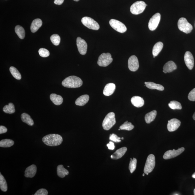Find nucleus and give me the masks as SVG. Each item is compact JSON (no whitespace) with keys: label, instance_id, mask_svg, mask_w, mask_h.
I'll use <instances>...</instances> for the list:
<instances>
[{"label":"nucleus","instance_id":"obj_11","mask_svg":"<svg viewBox=\"0 0 195 195\" xmlns=\"http://www.w3.org/2000/svg\"><path fill=\"white\" fill-rule=\"evenodd\" d=\"M184 150V148L183 147L179 148L177 150H169L164 153L163 156V159L166 160L174 158L181 154Z\"/></svg>","mask_w":195,"mask_h":195},{"label":"nucleus","instance_id":"obj_38","mask_svg":"<svg viewBox=\"0 0 195 195\" xmlns=\"http://www.w3.org/2000/svg\"><path fill=\"white\" fill-rule=\"evenodd\" d=\"M40 56L43 58L47 57L50 55V52L44 48H41L38 51Z\"/></svg>","mask_w":195,"mask_h":195},{"label":"nucleus","instance_id":"obj_6","mask_svg":"<svg viewBox=\"0 0 195 195\" xmlns=\"http://www.w3.org/2000/svg\"><path fill=\"white\" fill-rule=\"evenodd\" d=\"M112 61V58L110 53H103L99 56L97 63L99 66L106 67L110 64Z\"/></svg>","mask_w":195,"mask_h":195},{"label":"nucleus","instance_id":"obj_43","mask_svg":"<svg viewBox=\"0 0 195 195\" xmlns=\"http://www.w3.org/2000/svg\"><path fill=\"white\" fill-rule=\"evenodd\" d=\"M7 129L5 126H0V134H3L7 132Z\"/></svg>","mask_w":195,"mask_h":195},{"label":"nucleus","instance_id":"obj_34","mask_svg":"<svg viewBox=\"0 0 195 195\" xmlns=\"http://www.w3.org/2000/svg\"><path fill=\"white\" fill-rule=\"evenodd\" d=\"M168 105L172 110H181L182 108L181 103L177 101H171Z\"/></svg>","mask_w":195,"mask_h":195},{"label":"nucleus","instance_id":"obj_35","mask_svg":"<svg viewBox=\"0 0 195 195\" xmlns=\"http://www.w3.org/2000/svg\"><path fill=\"white\" fill-rule=\"evenodd\" d=\"M134 126L131 124V122H128V121H126L124 124L121 125L120 127L121 130H126L127 131H130L132 130Z\"/></svg>","mask_w":195,"mask_h":195},{"label":"nucleus","instance_id":"obj_17","mask_svg":"<svg viewBox=\"0 0 195 195\" xmlns=\"http://www.w3.org/2000/svg\"><path fill=\"white\" fill-rule=\"evenodd\" d=\"M177 69L175 63L172 61H170L166 63L163 67V72L164 73L172 72Z\"/></svg>","mask_w":195,"mask_h":195},{"label":"nucleus","instance_id":"obj_45","mask_svg":"<svg viewBox=\"0 0 195 195\" xmlns=\"http://www.w3.org/2000/svg\"><path fill=\"white\" fill-rule=\"evenodd\" d=\"M193 119H194V121H195V112H194V114H193Z\"/></svg>","mask_w":195,"mask_h":195},{"label":"nucleus","instance_id":"obj_9","mask_svg":"<svg viewBox=\"0 0 195 195\" xmlns=\"http://www.w3.org/2000/svg\"><path fill=\"white\" fill-rule=\"evenodd\" d=\"M109 23L112 28L119 33H124L127 30L126 26L118 20L112 19L110 21Z\"/></svg>","mask_w":195,"mask_h":195},{"label":"nucleus","instance_id":"obj_49","mask_svg":"<svg viewBox=\"0 0 195 195\" xmlns=\"http://www.w3.org/2000/svg\"><path fill=\"white\" fill-rule=\"evenodd\" d=\"M145 173H144V174H143L142 176H145Z\"/></svg>","mask_w":195,"mask_h":195},{"label":"nucleus","instance_id":"obj_21","mask_svg":"<svg viewBox=\"0 0 195 195\" xmlns=\"http://www.w3.org/2000/svg\"><path fill=\"white\" fill-rule=\"evenodd\" d=\"M42 24V21L40 19H37L31 23V30L32 33H35L41 27Z\"/></svg>","mask_w":195,"mask_h":195},{"label":"nucleus","instance_id":"obj_3","mask_svg":"<svg viewBox=\"0 0 195 195\" xmlns=\"http://www.w3.org/2000/svg\"><path fill=\"white\" fill-rule=\"evenodd\" d=\"M116 123L115 113L113 112H110L107 115L103 121V128L105 130L108 131L114 126Z\"/></svg>","mask_w":195,"mask_h":195},{"label":"nucleus","instance_id":"obj_4","mask_svg":"<svg viewBox=\"0 0 195 195\" xmlns=\"http://www.w3.org/2000/svg\"><path fill=\"white\" fill-rule=\"evenodd\" d=\"M178 27L180 31L186 34L191 33L193 29L192 25L184 18H181L179 19L178 22Z\"/></svg>","mask_w":195,"mask_h":195},{"label":"nucleus","instance_id":"obj_2","mask_svg":"<svg viewBox=\"0 0 195 195\" xmlns=\"http://www.w3.org/2000/svg\"><path fill=\"white\" fill-rule=\"evenodd\" d=\"M83 84V81L80 78L74 76L68 77L62 82V85L68 88H79Z\"/></svg>","mask_w":195,"mask_h":195},{"label":"nucleus","instance_id":"obj_15","mask_svg":"<svg viewBox=\"0 0 195 195\" xmlns=\"http://www.w3.org/2000/svg\"><path fill=\"white\" fill-rule=\"evenodd\" d=\"M181 121L176 119H172L168 121L167 127L168 131L170 132L177 130L180 126Z\"/></svg>","mask_w":195,"mask_h":195},{"label":"nucleus","instance_id":"obj_46","mask_svg":"<svg viewBox=\"0 0 195 195\" xmlns=\"http://www.w3.org/2000/svg\"><path fill=\"white\" fill-rule=\"evenodd\" d=\"M192 177L195 179V172H194L192 175Z\"/></svg>","mask_w":195,"mask_h":195},{"label":"nucleus","instance_id":"obj_26","mask_svg":"<svg viewBox=\"0 0 195 195\" xmlns=\"http://www.w3.org/2000/svg\"><path fill=\"white\" fill-rule=\"evenodd\" d=\"M57 172L58 176L61 178L68 175L69 173V172L62 165H59L57 167Z\"/></svg>","mask_w":195,"mask_h":195},{"label":"nucleus","instance_id":"obj_40","mask_svg":"<svg viewBox=\"0 0 195 195\" xmlns=\"http://www.w3.org/2000/svg\"><path fill=\"white\" fill-rule=\"evenodd\" d=\"M188 99L191 101H195V88L191 91L188 95Z\"/></svg>","mask_w":195,"mask_h":195},{"label":"nucleus","instance_id":"obj_36","mask_svg":"<svg viewBox=\"0 0 195 195\" xmlns=\"http://www.w3.org/2000/svg\"><path fill=\"white\" fill-rule=\"evenodd\" d=\"M137 160L135 158H131V161H130L129 169L130 172L132 173L135 170L137 166Z\"/></svg>","mask_w":195,"mask_h":195},{"label":"nucleus","instance_id":"obj_24","mask_svg":"<svg viewBox=\"0 0 195 195\" xmlns=\"http://www.w3.org/2000/svg\"><path fill=\"white\" fill-rule=\"evenodd\" d=\"M146 86L148 88L150 89H156L159 91H163L164 90V87L161 85L156 84V83L151 82H145Z\"/></svg>","mask_w":195,"mask_h":195},{"label":"nucleus","instance_id":"obj_25","mask_svg":"<svg viewBox=\"0 0 195 195\" xmlns=\"http://www.w3.org/2000/svg\"><path fill=\"white\" fill-rule=\"evenodd\" d=\"M156 115H157V111L156 110L147 113L145 115V118L146 123L149 124L152 122L156 118Z\"/></svg>","mask_w":195,"mask_h":195},{"label":"nucleus","instance_id":"obj_52","mask_svg":"<svg viewBox=\"0 0 195 195\" xmlns=\"http://www.w3.org/2000/svg\"><path fill=\"white\" fill-rule=\"evenodd\" d=\"M154 58H155V56H154Z\"/></svg>","mask_w":195,"mask_h":195},{"label":"nucleus","instance_id":"obj_42","mask_svg":"<svg viewBox=\"0 0 195 195\" xmlns=\"http://www.w3.org/2000/svg\"><path fill=\"white\" fill-rule=\"evenodd\" d=\"M108 149L110 150H114L115 148L114 143L112 141H110L109 143L107 145Z\"/></svg>","mask_w":195,"mask_h":195},{"label":"nucleus","instance_id":"obj_44","mask_svg":"<svg viewBox=\"0 0 195 195\" xmlns=\"http://www.w3.org/2000/svg\"><path fill=\"white\" fill-rule=\"evenodd\" d=\"M64 0H55L54 3L55 4L57 5H61L64 2Z\"/></svg>","mask_w":195,"mask_h":195},{"label":"nucleus","instance_id":"obj_23","mask_svg":"<svg viewBox=\"0 0 195 195\" xmlns=\"http://www.w3.org/2000/svg\"><path fill=\"white\" fill-rule=\"evenodd\" d=\"M50 99L53 103L56 105H60L63 102V98L60 95L56 94H51L50 95Z\"/></svg>","mask_w":195,"mask_h":195},{"label":"nucleus","instance_id":"obj_27","mask_svg":"<svg viewBox=\"0 0 195 195\" xmlns=\"http://www.w3.org/2000/svg\"><path fill=\"white\" fill-rule=\"evenodd\" d=\"M163 47V43L161 42H159L156 43L153 47V56H155V57L158 56L162 50Z\"/></svg>","mask_w":195,"mask_h":195},{"label":"nucleus","instance_id":"obj_22","mask_svg":"<svg viewBox=\"0 0 195 195\" xmlns=\"http://www.w3.org/2000/svg\"><path fill=\"white\" fill-rule=\"evenodd\" d=\"M89 96L88 95H84L78 98L75 101L76 105L83 106L86 104L89 101Z\"/></svg>","mask_w":195,"mask_h":195},{"label":"nucleus","instance_id":"obj_50","mask_svg":"<svg viewBox=\"0 0 195 195\" xmlns=\"http://www.w3.org/2000/svg\"><path fill=\"white\" fill-rule=\"evenodd\" d=\"M121 139H124V137H122V138H121Z\"/></svg>","mask_w":195,"mask_h":195},{"label":"nucleus","instance_id":"obj_16","mask_svg":"<svg viewBox=\"0 0 195 195\" xmlns=\"http://www.w3.org/2000/svg\"><path fill=\"white\" fill-rule=\"evenodd\" d=\"M37 167L34 164L31 165L26 168L25 172V176L28 178H32L35 175L37 172Z\"/></svg>","mask_w":195,"mask_h":195},{"label":"nucleus","instance_id":"obj_10","mask_svg":"<svg viewBox=\"0 0 195 195\" xmlns=\"http://www.w3.org/2000/svg\"><path fill=\"white\" fill-rule=\"evenodd\" d=\"M161 15L159 13H156L150 19L148 27L151 31H154L157 28L161 20Z\"/></svg>","mask_w":195,"mask_h":195},{"label":"nucleus","instance_id":"obj_41","mask_svg":"<svg viewBox=\"0 0 195 195\" xmlns=\"http://www.w3.org/2000/svg\"><path fill=\"white\" fill-rule=\"evenodd\" d=\"M48 192L46 189H41L38 190L37 192L35 193L34 195H47Z\"/></svg>","mask_w":195,"mask_h":195},{"label":"nucleus","instance_id":"obj_47","mask_svg":"<svg viewBox=\"0 0 195 195\" xmlns=\"http://www.w3.org/2000/svg\"><path fill=\"white\" fill-rule=\"evenodd\" d=\"M73 1H80V0H73Z\"/></svg>","mask_w":195,"mask_h":195},{"label":"nucleus","instance_id":"obj_30","mask_svg":"<svg viewBox=\"0 0 195 195\" xmlns=\"http://www.w3.org/2000/svg\"><path fill=\"white\" fill-rule=\"evenodd\" d=\"M14 144V142L10 139H4L0 141V147L1 148H9Z\"/></svg>","mask_w":195,"mask_h":195},{"label":"nucleus","instance_id":"obj_13","mask_svg":"<svg viewBox=\"0 0 195 195\" xmlns=\"http://www.w3.org/2000/svg\"><path fill=\"white\" fill-rule=\"evenodd\" d=\"M76 41L77 46L80 54L82 55L86 54L88 48V45L86 42L80 37L77 38Z\"/></svg>","mask_w":195,"mask_h":195},{"label":"nucleus","instance_id":"obj_1","mask_svg":"<svg viewBox=\"0 0 195 195\" xmlns=\"http://www.w3.org/2000/svg\"><path fill=\"white\" fill-rule=\"evenodd\" d=\"M43 142L50 146H59L62 143L63 138L58 134H50L45 136L42 138Z\"/></svg>","mask_w":195,"mask_h":195},{"label":"nucleus","instance_id":"obj_37","mask_svg":"<svg viewBox=\"0 0 195 195\" xmlns=\"http://www.w3.org/2000/svg\"><path fill=\"white\" fill-rule=\"evenodd\" d=\"M50 39L52 43L55 46H58L61 42V38L57 34H54L51 36Z\"/></svg>","mask_w":195,"mask_h":195},{"label":"nucleus","instance_id":"obj_19","mask_svg":"<svg viewBox=\"0 0 195 195\" xmlns=\"http://www.w3.org/2000/svg\"><path fill=\"white\" fill-rule=\"evenodd\" d=\"M127 150V148L125 147L117 150L114 154L111 155V159L115 160L119 159L124 156Z\"/></svg>","mask_w":195,"mask_h":195},{"label":"nucleus","instance_id":"obj_31","mask_svg":"<svg viewBox=\"0 0 195 195\" xmlns=\"http://www.w3.org/2000/svg\"><path fill=\"white\" fill-rule=\"evenodd\" d=\"M0 188L1 191L4 192H6L8 189L7 183L1 173H0Z\"/></svg>","mask_w":195,"mask_h":195},{"label":"nucleus","instance_id":"obj_39","mask_svg":"<svg viewBox=\"0 0 195 195\" xmlns=\"http://www.w3.org/2000/svg\"><path fill=\"white\" fill-rule=\"evenodd\" d=\"M121 138L119 137L117 135L115 134L110 135L109 139L110 140L115 142H120L121 141Z\"/></svg>","mask_w":195,"mask_h":195},{"label":"nucleus","instance_id":"obj_7","mask_svg":"<svg viewBox=\"0 0 195 195\" xmlns=\"http://www.w3.org/2000/svg\"><path fill=\"white\" fill-rule=\"evenodd\" d=\"M156 165V160L154 155L151 154L148 156L145 165L144 172L147 175L151 173L154 169Z\"/></svg>","mask_w":195,"mask_h":195},{"label":"nucleus","instance_id":"obj_5","mask_svg":"<svg viewBox=\"0 0 195 195\" xmlns=\"http://www.w3.org/2000/svg\"><path fill=\"white\" fill-rule=\"evenodd\" d=\"M146 6V3L144 1H137L131 6L130 11L133 14H139L144 11Z\"/></svg>","mask_w":195,"mask_h":195},{"label":"nucleus","instance_id":"obj_18","mask_svg":"<svg viewBox=\"0 0 195 195\" xmlns=\"http://www.w3.org/2000/svg\"><path fill=\"white\" fill-rule=\"evenodd\" d=\"M115 88V85L114 83H109L105 86L103 91V94L106 96H111L114 93Z\"/></svg>","mask_w":195,"mask_h":195},{"label":"nucleus","instance_id":"obj_29","mask_svg":"<svg viewBox=\"0 0 195 195\" xmlns=\"http://www.w3.org/2000/svg\"><path fill=\"white\" fill-rule=\"evenodd\" d=\"M3 110L7 114H12L15 112L14 105L12 103H9L8 105L5 106Z\"/></svg>","mask_w":195,"mask_h":195},{"label":"nucleus","instance_id":"obj_28","mask_svg":"<svg viewBox=\"0 0 195 195\" xmlns=\"http://www.w3.org/2000/svg\"><path fill=\"white\" fill-rule=\"evenodd\" d=\"M21 119L23 122L26 123L30 126H33L34 125V121L29 115L24 113L21 115Z\"/></svg>","mask_w":195,"mask_h":195},{"label":"nucleus","instance_id":"obj_32","mask_svg":"<svg viewBox=\"0 0 195 195\" xmlns=\"http://www.w3.org/2000/svg\"><path fill=\"white\" fill-rule=\"evenodd\" d=\"M15 31L19 38L23 39L25 36V30L21 26L18 25L15 28Z\"/></svg>","mask_w":195,"mask_h":195},{"label":"nucleus","instance_id":"obj_8","mask_svg":"<svg viewBox=\"0 0 195 195\" xmlns=\"http://www.w3.org/2000/svg\"><path fill=\"white\" fill-rule=\"evenodd\" d=\"M81 22L84 26L90 29L98 30L99 29V25L97 22L91 18L84 17L82 19Z\"/></svg>","mask_w":195,"mask_h":195},{"label":"nucleus","instance_id":"obj_20","mask_svg":"<svg viewBox=\"0 0 195 195\" xmlns=\"http://www.w3.org/2000/svg\"><path fill=\"white\" fill-rule=\"evenodd\" d=\"M131 103L136 107H142L144 104V101L143 98L139 96H134L131 99Z\"/></svg>","mask_w":195,"mask_h":195},{"label":"nucleus","instance_id":"obj_12","mask_svg":"<svg viewBox=\"0 0 195 195\" xmlns=\"http://www.w3.org/2000/svg\"><path fill=\"white\" fill-rule=\"evenodd\" d=\"M128 66L130 71L135 72L137 70L139 67V62L138 58L136 56H132L128 59Z\"/></svg>","mask_w":195,"mask_h":195},{"label":"nucleus","instance_id":"obj_51","mask_svg":"<svg viewBox=\"0 0 195 195\" xmlns=\"http://www.w3.org/2000/svg\"><path fill=\"white\" fill-rule=\"evenodd\" d=\"M68 167H69V166H68Z\"/></svg>","mask_w":195,"mask_h":195},{"label":"nucleus","instance_id":"obj_14","mask_svg":"<svg viewBox=\"0 0 195 195\" xmlns=\"http://www.w3.org/2000/svg\"><path fill=\"white\" fill-rule=\"evenodd\" d=\"M184 59L185 63L188 69H192L194 66V59L192 54L190 51H186L184 55Z\"/></svg>","mask_w":195,"mask_h":195},{"label":"nucleus","instance_id":"obj_33","mask_svg":"<svg viewBox=\"0 0 195 195\" xmlns=\"http://www.w3.org/2000/svg\"><path fill=\"white\" fill-rule=\"evenodd\" d=\"M9 71L12 76L17 80H20L21 79V76L20 73L16 68L14 66H11L9 68Z\"/></svg>","mask_w":195,"mask_h":195},{"label":"nucleus","instance_id":"obj_48","mask_svg":"<svg viewBox=\"0 0 195 195\" xmlns=\"http://www.w3.org/2000/svg\"><path fill=\"white\" fill-rule=\"evenodd\" d=\"M194 195H195V189L194 190Z\"/></svg>","mask_w":195,"mask_h":195}]
</instances>
